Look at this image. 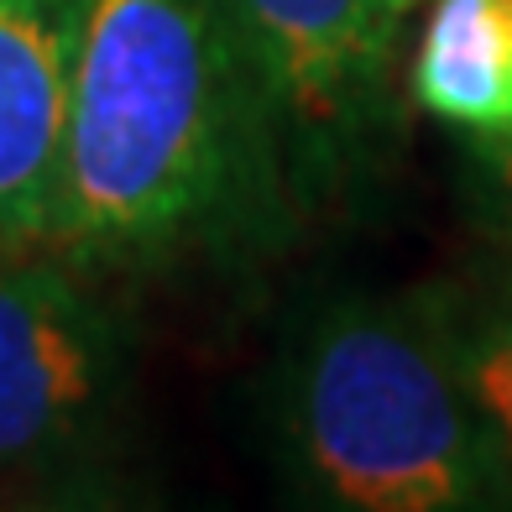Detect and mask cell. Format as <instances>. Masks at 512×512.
<instances>
[{
	"label": "cell",
	"mask_w": 512,
	"mask_h": 512,
	"mask_svg": "<svg viewBox=\"0 0 512 512\" xmlns=\"http://www.w3.org/2000/svg\"><path fill=\"white\" fill-rule=\"evenodd\" d=\"M298 199L277 100L230 0H89L48 251L89 272L230 267Z\"/></svg>",
	"instance_id": "1"
},
{
	"label": "cell",
	"mask_w": 512,
	"mask_h": 512,
	"mask_svg": "<svg viewBox=\"0 0 512 512\" xmlns=\"http://www.w3.org/2000/svg\"><path fill=\"white\" fill-rule=\"evenodd\" d=\"M277 434L293 481L324 507H507V486L450 351L439 288L330 298L277 371Z\"/></svg>",
	"instance_id": "2"
},
{
	"label": "cell",
	"mask_w": 512,
	"mask_h": 512,
	"mask_svg": "<svg viewBox=\"0 0 512 512\" xmlns=\"http://www.w3.org/2000/svg\"><path fill=\"white\" fill-rule=\"evenodd\" d=\"M89 277L58 251H0V471L74 465L121 413L131 340Z\"/></svg>",
	"instance_id": "3"
},
{
	"label": "cell",
	"mask_w": 512,
	"mask_h": 512,
	"mask_svg": "<svg viewBox=\"0 0 512 512\" xmlns=\"http://www.w3.org/2000/svg\"><path fill=\"white\" fill-rule=\"evenodd\" d=\"M230 11L277 100L298 199H324L382 131L398 16L382 0H230Z\"/></svg>",
	"instance_id": "4"
},
{
	"label": "cell",
	"mask_w": 512,
	"mask_h": 512,
	"mask_svg": "<svg viewBox=\"0 0 512 512\" xmlns=\"http://www.w3.org/2000/svg\"><path fill=\"white\" fill-rule=\"evenodd\" d=\"M89 0H0V251H48Z\"/></svg>",
	"instance_id": "5"
},
{
	"label": "cell",
	"mask_w": 512,
	"mask_h": 512,
	"mask_svg": "<svg viewBox=\"0 0 512 512\" xmlns=\"http://www.w3.org/2000/svg\"><path fill=\"white\" fill-rule=\"evenodd\" d=\"M408 95L476 147L512 142V0H434L413 42Z\"/></svg>",
	"instance_id": "6"
},
{
	"label": "cell",
	"mask_w": 512,
	"mask_h": 512,
	"mask_svg": "<svg viewBox=\"0 0 512 512\" xmlns=\"http://www.w3.org/2000/svg\"><path fill=\"white\" fill-rule=\"evenodd\" d=\"M455 366L512 502V272L476 293H439Z\"/></svg>",
	"instance_id": "7"
},
{
	"label": "cell",
	"mask_w": 512,
	"mask_h": 512,
	"mask_svg": "<svg viewBox=\"0 0 512 512\" xmlns=\"http://www.w3.org/2000/svg\"><path fill=\"white\" fill-rule=\"evenodd\" d=\"M481 173H486V209H492V230L512 251V142H486L481 147Z\"/></svg>",
	"instance_id": "8"
},
{
	"label": "cell",
	"mask_w": 512,
	"mask_h": 512,
	"mask_svg": "<svg viewBox=\"0 0 512 512\" xmlns=\"http://www.w3.org/2000/svg\"><path fill=\"white\" fill-rule=\"evenodd\" d=\"M382 6H387L392 16H398V21H403V16H408L413 6H424V0H382Z\"/></svg>",
	"instance_id": "9"
}]
</instances>
